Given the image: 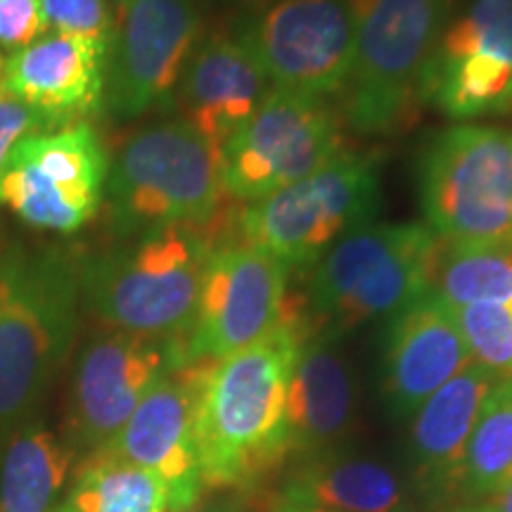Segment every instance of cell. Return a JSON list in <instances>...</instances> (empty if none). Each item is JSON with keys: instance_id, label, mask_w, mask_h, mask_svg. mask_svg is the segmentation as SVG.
<instances>
[{"instance_id": "24", "label": "cell", "mask_w": 512, "mask_h": 512, "mask_svg": "<svg viewBox=\"0 0 512 512\" xmlns=\"http://www.w3.org/2000/svg\"><path fill=\"white\" fill-rule=\"evenodd\" d=\"M57 512H171L166 484L143 467L88 456Z\"/></svg>"}, {"instance_id": "1", "label": "cell", "mask_w": 512, "mask_h": 512, "mask_svg": "<svg viewBox=\"0 0 512 512\" xmlns=\"http://www.w3.org/2000/svg\"><path fill=\"white\" fill-rule=\"evenodd\" d=\"M309 335L302 302L287 294L283 316L266 337L209 363L195 415L204 486H247L287 458V389Z\"/></svg>"}, {"instance_id": "31", "label": "cell", "mask_w": 512, "mask_h": 512, "mask_svg": "<svg viewBox=\"0 0 512 512\" xmlns=\"http://www.w3.org/2000/svg\"><path fill=\"white\" fill-rule=\"evenodd\" d=\"M223 3H228L230 8L242 12V17H254L271 8V5L280 3V0H223Z\"/></svg>"}, {"instance_id": "32", "label": "cell", "mask_w": 512, "mask_h": 512, "mask_svg": "<svg viewBox=\"0 0 512 512\" xmlns=\"http://www.w3.org/2000/svg\"><path fill=\"white\" fill-rule=\"evenodd\" d=\"M489 505L494 512H512V479L503 486L501 491L494 498H489Z\"/></svg>"}, {"instance_id": "15", "label": "cell", "mask_w": 512, "mask_h": 512, "mask_svg": "<svg viewBox=\"0 0 512 512\" xmlns=\"http://www.w3.org/2000/svg\"><path fill=\"white\" fill-rule=\"evenodd\" d=\"M422 102L456 121L512 110V0H465L441 31Z\"/></svg>"}, {"instance_id": "8", "label": "cell", "mask_w": 512, "mask_h": 512, "mask_svg": "<svg viewBox=\"0 0 512 512\" xmlns=\"http://www.w3.org/2000/svg\"><path fill=\"white\" fill-rule=\"evenodd\" d=\"M380 166L342 150L302 181L247 204L238 235L290 268L318 264L339 240L370 226L380 209Z\"/></svg>"}, {"instance_id": "11", "label": "cell", "mask_w": 512, "mask_h": 512, "mask_svg": "<svg viewBox=\"0 0 512 512\" xmlns=\"http://www.w3.org/2000/svg\"><path fill=\"white\" fill-rule=\"evenodd\" d=\"M202 31L200 0H126L107 55L105 107L112 117L174 107Z\"/></svg>"}, {"instance_id": "5", "label": "cell", "mask_w": 512, "mask_h": 512, "mask_svg": "<svg viewBox=\"0 0 512 512\" xmlns=\"http://www.w3.org/2000/svg\"><path fill=\"white\" fill-rule=\"evenodd\" d=\"M221 152L188 121L140 128L110 162L107 226L119 240L171 226H204L223 214Z\"/></svg>"}, {"instance_id": "10", "label": "cell", "mask_w": 512, "mask_h": 512, "mask_svg": "<svg viewBox=\"0 0 512 512\" xmlns=\"http://www.w3.org/2000/svg\"><path fill=\"white\" fill-rule=\"evenodd\" d=\"M339 152L342 131L328 102L271 91L221 147L223 190L238 202H259L323 169Z\"/></svg>"}, {"instance_id": "17", "label": "cell", "mask_w": 512, "mask_h": 512, "mask_svg": "<svg viewBox=\"0 0 512 512\" xmlns=\"http://www.w3.org/2000/svg\"><path fill=\"white\" fill-rule=\"evenodd\" d=\"M110 43L46 34L5 57L0 93L41 114L53 131L88 124L105 107Z\"/></svg>"}, {"instance_id": "3", "label": "cell", "mask_w": 512, "mask_h": 512, "mask_svg": "<svg viewBox=\"0 0 512 512\" xmlns=\"http://www.w3.org/2000/svg\"><path fill=\"white\" fill-rule=\"evenodd\" d=\"M79 259L22 242L0 252V427L31 420L72 349Z\"/></svg>"}, {"instance_id": "37", "label": "cell", "mask_w": 512, "mask_h": 512, "mask_svg": "<svg viewBox=\"0 0 512 512\" xmlns=\"http://www.w3.org/2000/svg\"><path fill=\"white\" fill-rule=\"evenodd\" d=\"M119 3H126V0H119Z\"/></svg>"}, {"instance_id": "26", "label": "cell", "mask_w": 512, "mask_h": 512, "mask_svg": "<svg viewBox=\"0 0 512 512\" xmlns=\"http://www.w3.org/2000/svg\"><path fill=\"white\" fill-rule=\"evenodd\" d=\"M432 292L453 309L512 302V240L484 247L441 245Z\"/></svg>"}, {"instance_id": "30", "label": "cell", "mask_w": 512, "mask_h": 512, "mask_svg": "<svg viewBox=\"0 0 512 512\" xmlns=\"http://www.w3.org/2000/svg\"><path fill=\"white\" fill-rule=\"evenodd\" d=\"M53 131L41 114L0 93V169L24 138Z\"/></svg>"}, {"instance_id": "21", "label": "cell", "mask_w": 512, "mask_h": 512, "mask_svg": "<svg viewBox=\"0 0 512 512\" xmlns=\"http://www.w3.org/2000/svg\"><path fill=\"white\" fill-rule=\"evenodd\" d=\"M501 377L472 361L415 411L413 453L420 472L437 489L458 486L467 439L486 396Z\"/></svg>"}, {"instance_id": "19", "label": "cell", "mask_w": 512, "mask_h": 512, "mask_svg": "<svg viewBox=\"0 0 512 512\" xmlns=\"http://www.w3.org/2000/svg\"><path fill=\"white\" fill-rule=\"evenodd\" d=\"M472 363L451 306L432 290L389 318L382 392L396 418H408Z\"/></svg>"}, {"instance_id": "18", "label": "cell", "mask_w": 512, "mask_h": 512, "mask_svg": "<svg viewBox=\"0 0 512 512\" xmlns=\"http://www.w3.org/2000/svg\"><path fill=\"white\" fill-rule=\"evenodd\" d=\"M271 91L240 17L202 36L178 83L174 105L181 119L221 152Z\"/></svg>"}, {"instance_id": "20", "label": "cell", "mask_w": 512, "mask_h": 512, "mask_svg": "<svg viewBox=\"0 0 512 512\" xmlns=\"http://www.w3.org/2000/svg\"><path fill=\"white\" fill-rule=\"evenodd\" d=\"M354 413V375L337 349V339L311 332L299 347L287 389V456H320L325 448L347 437Z\"/></svg>"}, {"instance_id": "16", "label": "cell", "mask_w": 512, "mask_h": 512, "mask_svg": "<svg viewBox=\"0 0 512 512\" xmlns=\"http://www.w3.org/2000/svg\"><path fill=\"white\" fill-rule=\"evenodd\" d=\"M209 363L190 361L164 373L126 425L95 451L98 456L143 467L162 479L171 496V512L200 503L204 489L197 460L195 415Z\"/></svg>"}, {"instance_id": "27", "label": "cell", "mask_w": 512, "mask_h": 512, "mask_svg": "<svg viewBox=\"0 0 512 512\" xmlns=\"http://www.w3.org/2000/svg\"><path fill=\"white\" fill-rule=\"evenodd\" d=\"M453 313L472 361L498 377H512V302L460 306Z\"/></svg>"}, {"instance_id": "14", "label": "cell", "mask_w": 512, "mask_h": 512, "mask_svg": "<svg viewBox=\"0 0 512 512\" xmlns=\"http://www.w3.org/2000/svg\"><path fill=\"white\" fill-rule=\"evenodd\" d=\"M242 24L273 91L320 100L344 91L356 46L349 0H280Z\"/></svg>"}, {"instance_id": "6", "label": "cell", "mask_w": 512, "mask_h": 512, "mask_svg": "<svg viewBox=\"0 0 512 512\" xmlns=\"http://www.w3.org/2000/svg\"><path fill=\"white\" fill-rule=\"evenodd\" d=\"M354 12V64L344 86V112L361 136H387L422 102L451 0H349Z\"/></svg>"}, {"instance_id": "7", "label": "cell", "mask_w": 512, "mask_h": 512, "mask_svg": "<svg viewBox=\"0 0 512 512\" xmlns=\"http://www.w3.org/2000/svg\"><path fill=\"white\" fill-rule=\"evenodd\" d=\"M427 228L446 247L512 240V133L463 124L430 140L418 164Z\"/></svg>"}, {"instance_id": "23", "label": "cell", "mask_w": 512, "mask_h": 512, "mask_svg": "<svg viewBox=\"0 0 512 512\" xmlns=\"http://www.w3.org/2000/svg\"><path fill=\"white\" fill-rule=\"evenodd\" d=\"M74 456L46 422L31 418L12 427L0 458V512H57Z\"/></svg>"}, {"instance_id": "34", "label": "cell", "mask_w": 512, "mask_h": 512, "mask_svg": "<svg viewBox=\"0 0 512 512\" xmlns=\"http://www.w3.org/2000/svg\"><path fill=\"white\" fill-rule=\"evenodd\" d=\"M456 512H494L489 505H472V508H460Z\"/></svg>"}, {"instance_id": "33", "label": "cell", "mask_w": 512, "mask_h": 512, "mask_svg": "<svg viewBox=\"0 0 512 512\" xmlns=\"http://www.w3.org/2000/svg\"><path fill=\"white\" fill-rule=\"evenodd\" d=\"M181 512H245V510L233 501H216V503H204V505L197 503L192 505V508L181 510Z\"/></svg>"}, {"instance_id": "12", "label": "cell", "mask_w": 512, "mask_h": 512, "mask_svg": "<svg viewBox=\"0 0 512 512\" xmlns=\"http://www.w3.org/2000/svg\"><path fill=\"white\" fill-rule=\"evenodd\" d=\"M183 363V349L174 342L114 328L95 332L72 368L64 444L91 456L126 425L159 377Z\"/></svg>"}, {"instance_id": "9", "label": "cell", "mask_w": 512, "mask_h": 512, "mask_svg": "<svg viewBox=\"0 0 512 512\" xmlns=\"http://www.w3.org/2000/svg\"><path fill=\"white\" fill-rule=\"evenodd\" d=\"M110 157L91 124L24 138L0 169V207L24 226L72 235L105 200Z\"/></svg>"}, {"instance_id": "13", "label": "cell", "mask_w": 512, "mask_h": 512, "mask_svg": "<svg viewBox=\"0 0 512 512\" xmlns=\"http://www.w3.org/2000/svg\"><path fill=\"white\" fill-rule=\"evenodd\" d=\"M290 268L264 249L226 240L204 268L195 318L185 337L190 361H219L266 337L287 299Z\"/></svg>"}, {"instance_id": "35", "label": "cell", "mask_w": 512, "mask_h": 512, "mask_svg": "<svg viewBox=\"0 0 512 512\" xmlns=\"http://www.w3.org/2000/svg\"><path fill=\"white\" fill-rule=\"evenodd\" d=\"M275 512H325V510H306V508H283V505H278Z\"/></svg>"}, {"instance_id": "25", "label": "cell", "mask_w": 512, "mask_h": 512, "mask_svg": "<svg viewBox=\"0 0 512 512\" xmlns=\"http://www.w3.org/2000/svg\"><path fill=\"white\" fill-rule=\"evenodd\" d=\"M512 479V377H501L486 396L467 439L458 489L467 498H494Z\"/></svg>"}, {"instance_id": "4", "label": "cell", "mask_w": 512, "mask_h": 512, "mask_svg": "<svg viewBox=\"0 0 512 512\" xmlns=\"http://www.w3.org/2000/svg\"><path fill=\"white\" fill-rule=\"evenodd\" d=\"M441 242L422 223H370L311 266L302 311L311 332L339 339L392 318L432 290Z\"/></svg>"}, {"instance_id": "29", "label": "cell", "mask_w": 512, "mask_h": 512, "mask_svg": "<svg viewBox=\"0 0 512 512\" xmlns=\"http://www.w3.org/2000/svg\"><path fill=\"white\" fill-rule=\"evenodd\" d=\"M46 34L41 0H0V55L17 53Z\"/></svg>"}, {"instance_id": "28", "label": "cell", "mask_w": 512, "mask_h": 512, "mask_svg": "<svg viewBox=\"0 0 512 512\" xmlns=\"http://www.w3.org/2000/svg\"><path fill=\"white\" fill-rule=\"evenodd\" d=\"M48 34L112 41L114 15L107 0H41Z\"/></svg>"}, {"instance_id": "36", "label": "cell", "mask_w": 512, "mask_h": 512, "mask_svg": "<svg viewBox=\"0 0 512 512\" xmlns=\"http://www.w3.org/2000/svg\"><path fill=\"white\" fill-rule=\"evenodd\" d=\"M3 62H5V57L0 55V74H3Z\"/></svg>"}, {"instance_id": "2", "label": "cell", "mask_w": 512, "mask_h": 512, "mask_svg": "<svg viewBox=\"0 0 512 512\" xmlns=\"http://www.w3.org/2000/svg\"><path fill=\"white\" fill-rule=\"evenodd\" d=\"M238 219L223 211L204 226H171L124 238L79 259L81 299L107 328L174 342L183 349L204 268ZM185 361V356H183Z\"/></svg>"}, {"instance_id": "22", "label": "cell", "mask_w": 512, "mask_h": 512, "mask_svg": "<svg viewBox=\"0 0 512 512\" xmlns=\"http://www.w3.org/2000/svg\"><path fill=\"white\" fill-rule=\"evenodd\" d=\"M280 505L325 512H408V496L396 472L384 463L316 456L287 477Z\"/></svg>"}]
</instances>
